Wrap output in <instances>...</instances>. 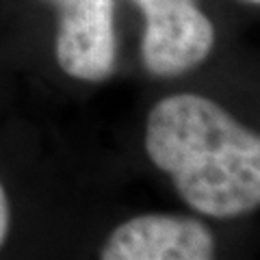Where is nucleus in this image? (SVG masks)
I'll return each instance as SVG.
<instances>
[{"label":"nucleus","instance_id":"obj_5","mask_svg":"<svg viewBox=\"0 0 260 260\" xmlns=\"http://www.w3.org/2000/svg\"><path fill=\"white\" fill-rule=\"evenodd\" d=\"M9 198H7V191L3 182H0V247H3V243L7 239V234H9Z\"/></svg>","mask_w":260,"mask_h":260},{"label":"nucleus","instance_id":"obj_6","mask_svg":"<svg viewBox=\"0 0 260 260\" xmlns=\"http://www.w3.org/2000/svg\"><path fill=\"white\" fill-rule=\"evenodd\" d=\"M247 3H254L256 5V3H260V0H247Z\"/></svg>","mask_w":260,"mask_h":260},{"label":"nucleus","instance_id":"obj_4","mask_svg":"<svg viewBox=\"0 0 260 260\" xmlns=\"http://www.w3.org/2000/svg\"><path fill=\"white\" fill-rule=\"evenodd\" d=\"M100 260H215V237L195 217L139 215L111 232Z\"/></svg>","mask_w":260,"mask_h":260},{"label":"nucleus","instance_id":"obj_1","mask_svg":"<svg viewBox=\"0 0 260 260\" xmlns=\"http://www.w3.org/2000/svg\"><path fill=\"white\" fill-rule=\"evenodd\" d=\"M145 150L195 213L230 219L260 204V139L221 104L176 93L154 104Z\"/></svg>","mask_w":260,"mask_h":260},{"label":"nucleus","instance_id":"obj_2","mask_svg":"<svg viewBox=\"0 0 260 260\" xmlns=\"http://www.w3.org/2000/svg\"><path fill=\"white\" fill-rule=\"evenodd\" d=\"M145 15L141 59L154 76H180L206 61L215 26L198 0H135Z\"/></svg>","mask_w":260,"mask_h":260},{"label":"nucleus","instance_id":"obj_3","mask_svg":"<svg viewBox=\"0 0 260 260\" xmlns=\"http://www.w3.org/2000/svg\"><path fill=\"white\" fill-rule=\"evenodd\" d=\"M54 7L56 63L72 78L100 83L117 61L115 0H46Z\"/></svg>","mask_w":260,"mask_h":260}]
</instances>
